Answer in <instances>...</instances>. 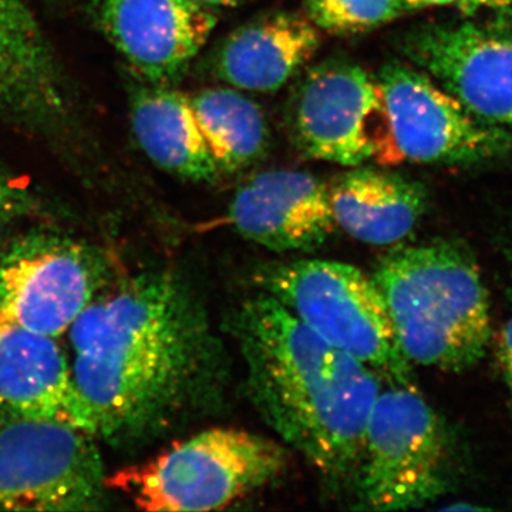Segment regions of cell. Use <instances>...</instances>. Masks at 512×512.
<instances>
[{"label": "cell", "instance_id": "6da1fadb", "mask_svg": "<svg viewBox=\"0 0 512 512\" xmlns=\"http://www.w3.org/2000/svg\"><path fill=\"white\" fill-rule=\"evenodd\" d=\"M67 332L74 386L103 436L144 433L220 396V343L171 274L97 293Z\"/></svg>", "mask_w": 512, "mask_h": 512}, {"label": "cell", "instance_id": "7a4b0ae2", "mask_svg": "<svg viewBox=\"0 0 512 512\" xmlns=\"http://www.w3.org/2000/svg\"><path fill=\"white\" fill-rule=\"evenodd\" d=\"M256 413L332 483L353 481L367 420L382 386L355 357L333 348L268 293L228 318Z\"/></svg>", "mask_w": 512, "mask_h": 512}, {"label": "cell", "instance_id": "3957f363", "mask_svg": "<svg viewBox=\"0 0 512 512\" xmlns=\"http://www.w3.org/2000/svg\"><path fill=\"white\" fill-rule=\"evenodd\" d=\"M372 278L412 365L461 372L483 359L490 305L476 259L464 245L431 241L394 248Z\"/></svg>", "mask_w": 512, "mask_h": 512}, {"label": "cell", "instance_id": "277c9868", "mask_svg": "<svg viewBox=\"0 0 512 512\" xmlns=\"http://www.w3.org/2000/svg\"><path fill=\"white\" fill-rule=\"evenodd\" d=\"M288 467L284 446L234 427H212L143 466L106 477L144 511H220L261 490Z\"/></svg>", "mask_w": 512, "mask_h": 512}, {"label": "cell", "instance_id": "5b68a950", "mask_svg": "<svg viewBox=\"0 0 512 512\" xmlns=\"http://www.w3.org/2000/svg\"><path fill=\"white\" fill-rule=\"evenodd\" d=\"M255 284L333 348L392 383L413 384V365L372 276L345 262L298 259L262 266Z\"/></svg>", "mask_w": 512, "mask_h": 512}, {"label": "cell", "instance_id": "8992f818", "mask_svg": "<svg viewBox=\"0 0 512 512\" xmlns=\"http://www.w3.org/2000/svg\"><path fill=\"white\" fill-rule=\"evenodd\" d=\"M451 446L443 420L413 384L380 390L353 477L356 510H412L436 501L453 484Z\"/></svg>", "mask_w": 512, "mask_h": 512}, {"label": "cell", "instance_id": "52a82bcc", "mask_svg": "<svg viewBox=\"0 0 512 512\" xmlns=\"http://www.w3.org/2000/svg\"><path fill=\"white\" fill-rule=\"evenodd\" d=\"M389 146L380 165H476L512 151V133L477 119L426 73L403 62L380 70Z\"/></svg>", "mask_w": 512, "mask_h": 512}, {"label": "cell", "instance_id": "ba28073f", "mask_svg": "<svg viewBox=\"0 0 512 512\" xmlns=\"http://www.w3.org/2000/svg\"><path fill=\"white\" fill-rule=\"evenodd\" d=\"M0 423V510L100 508L106 476L93 434L52 420Z\"/></svg>", "mask_w": 512, "mask_h": 512}, {"label": "cell", "instance_id": "9c48e42d", "mask_svg": "<svg viewBox=\"0 0 512 512\" xmlns=\"http://www.w3.org/2000/svg\"><path fill=\"white\" fill-rule=\"evenodd\" d=\"M291 130L305 156L357 167L379 164L390 128L377 77L355 63L328 60L312 67L291 104Z\"/></svg>", "mask_w": 512, "mask_h": 512}, {"label": "cell", "instance_id": "30bf717a", "mask_svg": "<svg viewBox=\"0 0 512 512\" xmlns=\"http://www.w3.org/2000/svg\"><path fill=\"white\" fill-rule=\"evenodd\" d=\"M399 47L474 117L512 131V37L470 22L427 25Z\"/></svg>", "mask_w": 512, "mask_h": 512}, {"label": "cell", "instance_id": "8fae6325", "mask_svg": "<svg viewBox=\"0 0 512 512\" xmlns=\"http://www.w3.org/2000/svg\"><path fill=\"white\" fill-rule=\"evenodd\" d=\"M100 288L96 262L70 241L29 239L0 264V312L50 338L66 333Z\"/></svg>", "mask_w": 512, "mask_h": 512}, {"label": "cell", "instance_id": "7c38bea8", "mask_svg": "<svg viewBox=\"0 0 512 512\" xmlns=\"http://www.w3.org/2000/svg\"><path fill=\"white\" fill-rule=\"evenodd\" d=\"M97 22L134 72L163 84L187 70L217 16L197 0H101Z\"/></svg>", "mask_w": 512, "mask_h": 512}, {"label": "cell", "instance_id": "4fadbf2b", "mask_svg": "<svg viewBox=\"0 0 512 512\" xmlns=\"http://www.w3.org/2000/svg\"><path fill=\"white\" fill-rule=\"evenodd\" d=\"M239 235L274 252H311L335 232L329 185L312 174L271 170L241 185L229 207Z\"/></svg>", "mask_w": 512, "mask_h": 512}, {"label": "cell", "instance_id": "5bb4252c", "mask_svg": "<svg viewBox=\"0 0 512 512\" xmlns=\"http://www.w3.org/2000/svg\"><path fill=\"white\" fill-rule=\"evenodd\" d=\"M0 406L28 419L69 424L96 434L56 338L32 332L0 312Z\"/></svg>", "mask_w": 512, "mask_h": 512}, {"label": "cell", "instance_id": "9a60e30c", "mask_svg": "<svg viewBox=\"0 0 512 512\" xmlns=\"http://www.w3.org/2000/svg\"><path fill=\"white\" fill-rule=\"evenodd\" d=\"M320 32L302 13L274 12L239 26L222 40L214 72L249 92L281 89L318 52Z\"/></svg>", "mask_w": 512, "mask_h": 512}, {"label": "cell", "instance_id": "2e32d148", "mask_svg": "<svg viewBox=\"0 0 512 512\" xmlns=\"http://www.w3.org/2000/svg\"><path fill=\"white\" fill-rule=\"evenodd\" d=\"M63 104L55 56L32 10L23 0H0V117L45 124Z\"/></svg>", "mask_w": 512, "mask_h": 512}, {"label": "cell", "instance_id": "e0dca14e", "mask_svg": "<svg viewBox=\"0 0 512 512\" xmlns=\"http://www.w3.org/2000/svg\"><path fill=\"white\" fill-rule=\"evenodd\" d=\"M328 185L336 225L365 244H397L429 207L423 184L386 171L356 168Z\"/></svg>", "mask_w": 512, "mask_h": 512}, {"label": "cell", "instance_id": "ac0fdd59", "mask_svg": "<svg viewBox=\"0 0 512 512\" xmlns=\"http://www.w3.org/2000/svg\"><path fill=\"white\" fill-rule=\"evenodd\" d=\"M131 124L140 147L157 167L185 180H217L220 171L207 146L190 97L154 86L131 101Z\"/></svg>", "mask_w": 512, "mask_h": 512}, {"label": "cell", "instance_id": "d6986e66", "mask_svg": "<svg viewBox=\"0 0 512 512\" xmlns=\"http://www.w3.org/2000/svg\"><path fill=\"white\" fill-rule=\"evenodd\" d=\"M190 100L220 173H238L264 156L268 124L255 101L224 87L202 90Z\"/></svg>", "mask_w": 512, "mask_h": 512}, {"label": "cell", "instance_id": "ffe728a7", "mask_svg": "<svg viewBox=\"0 0 512 512\" xmlns=\"http://www.w3.org/2000/svg\"><path fill=\"white\" fill-rule=\"evenodd\" d=\"M306 16L332 35H356L403 15L397 0H305Z\"/></svg>", "mask_w": 512, "mask_h": 512}, {"label": "cell", "instance_id": "44dd1931", "mask_svg": "<svg viewBox=\"0 0 512 512\" xmlns=\"http://www.w3.org/2000/svg\"><path fill=\"white\" fill-rule=\"evenodd\" d=\"M498 357L512 399V318L505 323L498 338Z\"/></svg>", "mask_w": 512, "mask_h": 512}, {"label": "cell", "instance_id": "7402d4cb", "mask_svg": "<svg viewBox=\"0 0 512 512\" xmlns=\"http://www.w3.org/2000/svg\"><path fill=\"white\" fill-rule=\"evenodd\" d=\"M457 5L464 16H474L483 10L512 15V0H458Z\"/></svg>", "mask_w": 512, "mask_h": 512}, {"label": "cell", "instance_id": "603a6c76", "mask_svg": "<svg viewBox=\"0 0 512 512\" xmlns=\"http://www.w3.org/2000/svg\"><path fill=\"white\" fill-rule=\"evenodd\" d=\"M402 6L404 12L409 10H419L433 8V6H446L451 3H457L458 0H397Z\"/></svg>", "mask_w": 512, "mask_h": 512}, {"label": "cell", "instance_id": "cb8c5ba5", "mask_svg": "<svg viewBox=\"0 0 512 512\" xmlns=\"http://www.w3.org/2000/svg\"><path fill=\"white\" fill-rule=\"evenodd\" d=\"M503 254L505 258V264H507L508 274H510L512 282V235L507 239V242H505Z\"/></svg>", "mask_w": 512, "mask_h": 512}, {"label": "cell", "instance_id": "d4e9b609", "mask_svg": "<svg viewBox=\"0 0 512 512\" xmlns=\"http://www.w3.org/2000/svg\"><path fill=\"white\" fill-rule=\"evenodd\" d=\"M198 3L204 6H235L242 0H197Z\"/></svg>", "mask_w": 512, "mask_h": 512}, {"label": "cell", "instance_id": "484cf974", "mask_svg": "<svg viewBox=\"0 0 512 512\" xmlns=\"http://www.w3.org/2000/svg\"><path fill=\"white\" fill-rule=\"evenodd\" d=\"M10 191L5 184L0 181V214H2L3 208L6 207V204L9 202Z\"/></svg>", "mask_w": 512, "mask_h": 512}]
</instances>
